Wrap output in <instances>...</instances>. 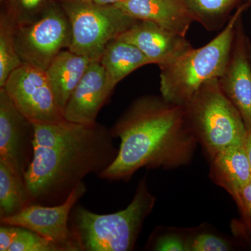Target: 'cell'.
<instances>
[{
	"instance_id": "20",
	"label": "cell",
	"mask_w": 251,
	"mask_h": 251,
	"mask_svg": "<svg viewBox=\"0 0 251 251\" xmlns=\"http://www.w3.org/2000/svg\"><path fill=\"white\" fill-rule=\"evenodd\" d=\"M22 64L15 44L14 24L4 15L0 21V88L4 87L11 73Z\"/></svg>"
},
{
	"instance_id": "3",
	"label": "cell",
	"mask_w": 251,
	"mask_h": 251,
	"mask_svg": "<svg viewBox=\"0 0 251 251\" xmlns=\"http://www.w3.org/2000/svg\"><path fill=\"white\" fill-rule=\"evenodd\" d=\"M155 202L156 198L150 192L144 178L137 186L133 201L123 210L99 214L75 204L71 213L70 227L77 250H133Z\"/></svg>"
},
{
	"instance_id": "19",
	"label": "cell",
	"mask_w": 251,
	"mask_h": 251,
	"mask_svg": "<svg viewBox=\"0 0 251 251\" xmlns=\"http://www.w3.org/2000/svg\"><path fill=\"white\" fill-rule=\"evenodd\" d=\"M194 18L207 31H216L226 25L229 14L241 0H182Z\"/></svg>"
},
{
	"instance_id": "18",
	"label": "cell",
	"mask_w": 251,
	"mask_h": 251,
	"mask_svg": "<svg viewBox=\"0 0 251 251\" xmlns=\"http://www.w3.org/2000/svg\"><path fill=\"white\" fill-rule=\"evenodd\" d=\"M31 203L24 175L0 161V219L16 215Z\"/></svg>"
},
{
	"instance_id": "22",
	"label": "cell",
	"mask_w": 251,
	"mask_h": 251,
	"mask_svg": "<svg viewBox=\"0 0 251 251\" xmlns=\"http://www.w3.org/2000/svg\"><path fill=\"white\" fill-rule=\"evenodd\" d=\"M188 242L189 238L182 234L156 231L150 238L148 247L156 251H189Z\"/></svg>"
},
{
	"instance_id": "2",
	"label": "cell",
	"mask_w": 251,
	"mask_h": 251,
	"mask_svg": "<svg viewBox=\"0 0 251 251\" xmlns=\"http://www.w3.org/2000/svg\"><path fill=\"white\" fill-rule=\"evenodd\" d=\"M110 132L120 138V148L115 161L99 176L110 181L130 179L142 168L188 164L198 143L184 107L156 96L135 100Z\"/></svg>"
},
{
	"instance_id": "27",
	"label": "cell",
	"mask_w": 251,
	"mask_h": 251,
	"mask_svg": "<svg viewBox=\"0 0 251 251\" xmlns=\"http://www.w3.org/2000/svg\"><path fill=\"white\" fill-rule=\"evenodd\" d=\"M232 230L234 233L238 235L244 236V237L249 239L251 238V225L247 223L234 222L232 226Z\"/></svg>"
},
{
	"instance_id": "29",
	"label": "cell",
	"mask_w": 251,
	"mask_h": 251,
	"mask_svg": "<svg viewBox=\"0 0 251 251\" xmlns=\"http://www.w3.org/2000/svg\"><path fill=\"white\" fill-rule=\"evenodd\" d=\"M84 1H90V2L94 3L96 4L108 6V5L116 4L123 0H84Z\"/></svg>"
},
{
	"instance_id": "11",
	"label": "cell",
	"mask_w": 251,
	"mask_h": 251,
	"mask_svg": "<svg viewBox=\"0 0 251 251\" xmlns=\"http://www.w3.org/2000/svg\"><path fill=\"white\" fill-rule=\"evenodd\" d=\"M248 37L241 15L236 23L228 60L218 81L226 97L239 110L249 131L251 130V63Z\"/></svg>"
},
{
	"instance_id": "15",
	"label": "cell",
	"mask_w": 251,
	"mask_h": 251,
	"mask_svg": "<svg viewBox=\"0 0 251 251\" xmlns=\"http://www.w3.org/2000/svg\"><path fill=\"white\" fill-rule=\"evenodd\" d=\"M91 62L92 60L85 56L66 49L57 54L46 69L50 84L63 112Z\"/></svg>"
},
{
	"instance_id": "24",
	"label": "cell",
	"mask_w": 251,
	"mask_h": 251,
	"mask_svg": "<svg viewBox=\"0 0 251 251\" xmlns=\"http://www.w3.org/2000/svg\"><path fill=\"white\" fill-rule=\"evenodd\" d=\"M44 0H17V9L7 15L14 26L32 22L41 15L39 14Z\"/></svg>"
},
{
	"instance_id": "5",
	"label": "cell",
	"mask_w": 251,
	"mask_h": 251,
	"mask_svg": "<svg viewBox=\"0 0 251 251\" xmlns=\"http://www.w3.org/2000/svg\"><path fill=\"white\" fill-rule=\"evenodd\" d=\"M184 107L198 143L210 159L225 149L244 145L245 124L221 90L218 78L204 83Z\"/></svg>"
},
{
	"instance_id": "4",
	"label": "cell",
	"mask_w": 251,
	"mask_h": 251,
	"mask_svg": "<svg viewBox=\"0 0 251 251\" xmlns=\"http://www.w3.org/2000/svg\"><path fill=\"white\" fill-rule=\"evenodd\" d=\"M251 5L249 0L239 6L222 31L205 45L192 48L160 67V90L165 100L184 106L204 83L222 75L233 44L236 23Z\"/></svg>"
},
{
	"instance_id": "21",
	"label": "cell",
	"mask_w": 251,
	"mask_h": 251,
	"mask_svg": "<svg viewBox=\"0 0 251 251\" xmlns=\"http://www.w3.org/2000/svg\"><path fill=\"white\" fill-rule=\"evenodd\" d=\"M18 227L17 235L9 251H61L52 241L31 229Z\"/></svg>"
},
{
	"instance_id": "10",
	"label": "cell",
	"mask_w": 251,
	"mask_h": 251,
	"mask_svg": "<svg viewBox=\"0 0 251 251\" xmlns=\"http://www.w3.org/2000/svg\"><path fill=\"white\" fill-rule=\"evenodd\" d=\"M34 126L0 88V161L25 175L34 154Z\"/></svg>"
},
{
	"instance_id": "17",
	"label": "cell",
	"mask_w": 251,
	"mask_h": 251,
	"mask_svg": "<svg viewBox=\"0 0 251 251\" xmlns=\"http://www.w3.org/2000/svg\"><path fill=\"white\" fill-rule=\"evenodd\" d=\"M112 89L129 74L148 64L150 60L133 44L121 39L110 41L105 47L100 59Z\"/></svg>"
},
{
	"instance_id": "9",
	"label": "cell",
	"mask_w": 251,
	"mask_h": 251,
	"mask_svg": "<svg viewBox=\"0 0 251 251\" xmlns=\"http://www.w3.org/2000/svg\"><path fill=\"white\" fill-rule=\"evenodd\" d=\"M86 191L85 184L81 181L64 202L54 206L31 203L16 215L0 219L1 224L31 229L55 243L61 251H78L70 227V216Z\"/></svg>"
},
{
	"instance_id": "13",
	"label": "cell",
	"mask_w": 251,
	"mask_h": 251,
	"mask_svg": "<svg viewBox=\"0 0 251 251\" xmlns=\"http://www.w3.org/2000/svg\"><path fill=\"white\" fill-rule=\"evenodd\" d=\"M117 39L133 44L159 67L174 62L192 49L186 36L150 22L139 21Z\"/></svg>"
},
{
	"instance_id": "12",
	"label": "cell",
	"mask_w": 251,
	"mask_h": 251,
	"mask_svg": "<svg viewBox=\"0 0 251 251\" xmlns=\"http://www.w3.org/2000/svg\"><path fill=\"white\" fill-rule=\"evenodd\" d=\"M112 91L100 61L91 62L64 108V119L80 125H95Z\"/></svg>"
},
{
	"instance_id": "14",
	"label": "cell",
	"mask_w": 251,
	"mask_h": 251,
	"mask_svg": "<svg viewBox=\"0 0 251 251\" xmlns=\"http://www.w3.org/2000/svg\"><path fill=\"white\" fill-rule=\"evenodd\" d=\"M114 6L135 19L150 21L184 36L195 22L182 0H123Z\"/></svg>"
},
{
	"instance_id": "23",
	"label": "cell",
	"mask_w": 251,
	"mask_h": 251,
	"mask_svg": "<svg viewBox=\"0 0 251 251\" xmlns=\"http://www.w3.org/2000/svg\"><path fill=\"white\" fill-rule=\"evenodd\" d=\"M189 251H228L230 243L224 238L211 233H201L189 238Z\"/></svg>"
},
{
	"instance_id": "25",
	"label": "cell",
	"mask_w": 251,
	"mask_h": 251,
	"mask_svg": "<svg viewBox=\"0 0 251 251\" xmlns=\"http://www.w3.org/2000/svg\"><path fill=\"white\" fill-rule=\"evenodd\" d=\"M234 200L242 211L244 222L251 225V181L237 193Z\"/></svg>"
},
{
	"instance_id": "6",
	"label": "cell",
	"mask_w": 251,
	"mask_h": 251,
	"mask_svg": "<svg viewBox=\"0 0 251 251\" xmlns=\"http://www.w3.org/2000/svg\"><path fill=\"white\" fill-rule=\"evenodd\" d=\"M80 1L65 8L72 28L69 49L92 62L100 61L109 43L133 27L139 20L114 5L104 6Z\"/></svg>"
},
{
	"instance_id": "8",
	"label": "cell",
	"mask_w": 251,
	"mask_h": 251,
	"mask_svg": "<svg viewBox=\"0 0 251 251\" xmlns=\"http://www.w3.org/2000/svg\"><path fill=\"white\" fill-rule=\"evenodd\" d=\"M2 88L18 110L33 123L65 120L43 69L23 64L11 73Z\"/></svg>"
},
{
	"instance_id": "26",
	"label": "cell",
	"mask_w": 251,
	"mask_h": 251,
	"mask_svg": "<svg viewBox=\"0 0 251 251\" xmlns=\"http://www.w3.org/2000/svg\"><path fill=\"white\" fill-rule=\"evenodd\" d=\"M18 226L1 224L0 227V251H9L18 232Z\"/></svg>"
},
{
	"instance_id": "1",
	"label": "cell",
	"mask_w": 251,
	"mask_h": 251,
	"mask_svg": "<svg viewBox=\"0 0 251 251\" xmlns=\"http://www.w3.org/2000/svg\"><path fill=\"white\" fill-rule=\"evenodd\" d=\"M33 124L34 154L24 175L33 203L64 202L85 176L105 171L118 153L110 130L98 123Z\"/></svg>"
},
{
	"instance_id": "30",
	"label": "cell",
	"mask_w": 251,
	"mask_h": 251,
	"mask_svg": "<svg viewBox=\"0 0 251 251\" xmlns=\"http://www.w3.org/2000/svg\"><path fill=\"white\" fill-rule=\"evenodd\" d=\"M247 47L248 51H249V58H250L251 63V41L249 37H248L247 39Z\"/></svg>"
},
{
	"instance_id": "28",
	"label": "cell",
	"mask_w": 251,
	"mask_h": 251,
	"mask_svg": "<svg viewBox=\"0 0 251 251\" xmlns=\"http://www.w3.org/2000/svg\"><path fill=\"white\" fill-rule=\"evenodd\" d=\"M244 148H245L246 151H247L251 168V130L247 131V138H246L245 143H244Z\"/></svg>"
},
{
	"instance_id": "16",
	"label": "cell",
	"mask_w": 251,
	"mask_h": 251,
	"mask_svg": "<svg viewBox=\"0 0 251 251\" xmlns=\"http://www.w3.org/2000/svg\"><path fill=\"white\" fill-rule=\"evenodd\" d=\"M210 177L232 198L251 181V168L244 145L230 147L211 158Z\"/></svg>"
},
{
	"instance_id": "7",
	"label": "cell",
	"mask_w": 251,
	"mask_h": 251,
	"mask_svg": "<svg viewBox=\"0 0 251 251\" xmlns=\"http://www.w3.org/2000/svg\"><path fill=\"white\" fill-rule=\"evenodd\" d=\"M14 39L23 64L46 71L57 54L69 49L72 28L66 13L50 9L32 22L14 26Z\"/></svg>"
}]
</instances>
